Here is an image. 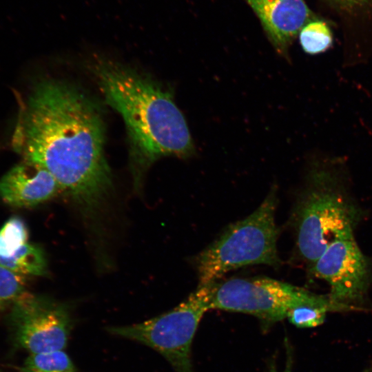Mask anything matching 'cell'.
<instances>
[{"instance_id":"cell-4","label":"cell","mask_w":372,"mask_h":372,"mask_svg":"<svg viewBox=\"0 0 372 372\" xmlns=\"http://www.w3.org/2000/svg\"><path fill=\"white\" fill-rule=\"evenodd\" d=\"M276 205L273 189L252 214L230 225L196 256L198 285L216 282L227 272L244 266H278Z\"/></svg>"},{"instance_id":"cell-9","label":"cell","mask_w":372,"mask_h":372,"mask_svg":"<svg viewBox=\"0 0 372 372\" xmlns=\"http://www.w3.org/2000/svg\"><path fill=\"white\" fill-rule=\"evenodd\" d=\"M276 50L286 54L303 26L315 19L304 0H245Z\"/></svg>"},{"instance_id":"cell-11","label":"cell","mask_w":372,"mask_h":372,"mask_svg":"<svg viewBox=\"0 0 372 372\" xmlns=\"http://www.w3.org/2000/svg\"><path fill=\"white\" fill-rule=\"evenodd\" d=\"M0 264L21 276H41L45 273L46 262L41 249L25 243L9 256H0Z\"/></svg>"},{"instance_id":"cell-13","label":"cell","mask_w":372,"mask_h":372,"mask_svg":"<svg viewBox=\"0 0 372 372\" xmlns=\"http://www.w3.org/2000/svg\"><path fill=\"white\" fill-rule=\"evenodd\" d=\"M21 372H76V368L64 350L30 354Z\"/></svg>"},{"instance_id":"cell-12","label":"cell","mask_w":372,"mask_h":372,"mask_svg":"<svg viewBox=\"0 0 372 372\" xmlns=\"http://www.w3.org/2000/svg\"><path fill=\"white\" fill-rule=\"evenodd\" d=\"M299 40L307 54L316 55L328 50L333 45V34L329 24L320 19H313L300 31Z\"/></svg>"},{"instance_id":"cell-8","label":"cell","mask_w":372,"mask_h":372,"mask_svg":"<svg viewBox=\"0 0 372 372\" xmlns=\"http://www.w3.org/2000/svg\"><path fill=\"white\" fill-rule=\"evenodd\" d=\"M311 273L329 285L335 302L368 309L362 304L369 286L368 262L353 237L331 244L311 267Z\"/></svg>"},{"instance_id":"cell-2","label":"cell","mask_w":372,"mask_h":372,"mask_svg":"<svg viewBox=\"0 0 372 372\" xmlns=\"http://www.w3.org/2000/svg\"><path fill=\"white\" fill-rule=\"evenodd\" d=\"M92 70L105 102L124 121L136 184L158 158L194 153L185 118L168 90L145 74L110 61H97Z\"/></svg>"},{"instance_id":"cell-6","label":"cell","mask_w":372,"mask_h":372,"mask_svg":"<svg viewBox=\"0 0 372 372\" xmlns=\"http://www.w3.org/2000/svg\"><path fill=\"white\" fill-rule=\"evenodd\" d=\"M215 283L198 285L183 302L167 312L139 323L110 327L107 331L157 351L175 372H193L192 344L203 315L210 310Z\"/></svg>"},{"instance_id":"cell-5","label":"cell","mask_w":372,"mask_h":372,"mask_svg":"<svg viewBox=\"0 0 372 372\" xmlns=\"http://www.w3.org/2000/svg\"><path fill=\"white\" fill-rule=\"evenodd\" d=\"M302 305L322 307L330 312L354 311L352 307L335 302L329 296L263 277L216 282L209 307L250 314L269 327L286 318L291 309Z\"/></svg>"},{"instance_id":"cell-3","label":"cell","mask_w":372,"mask_h":372,"mask_svg":"<svg viewBox=\"0 0 372 372\" xmlns=\"http://www.w3.org/2000/svg\"><path fill=\"white\" fill-rule=\"evenodd\" d=\"M342 164L337 158L318 163L293 211L297 249L310 267L331 244L353 237L361 217L344 188Z\"/></svg>"},{"instance_id":"cell-18","label":"cell","mask_w":372,"mask_h":372,"mask_svg":"<svg viewBox=\"0 0 372 372\" xmlns=\"http://www.w3.org/2000/svg\"><path fill=\"white\" fill-rule=\"evenodd\" d=\"M287 344V360L285 369L280 371L278 370L274 362H271L269 366V372H291L293 366V358L292 352L290 346L288 343Z\"/></svg>"},{"instance_id":"cell-10","label":"cell","mask_w":372,"mask_h":372,"mask_svg":"<svg viewBox=\"0 0 372 372\" xmlns=\"http://www.w3.org/2000/svg\"><path fill=\"white\" fill-rule=\"evenodd\" d=\"M60 190L59 184L48 171L24 160L0 179V196L13 207L39 205L52 198Z\"/></svg>"},{"instance_id":"cell-7","label":"cell","mask_w":372,"mask_h":372,"mask_svg":"<svg viewBox=\"0 0 372 372\" xmlns=\"http://www.w3.org/2000/svg\"><path fill=\"white\" fill-rule=\"evenodd\" d=\"M11 306L10 322L20 347L30 354L64 350L72 329L65 306L27 292Z\"/></svg>"},{"instance_id":"cell-14","label":"cell","mask_w":372,"mask_h":372,"mask_svg":"<svg viewBox=\"0 0 372 372\" xmlns=\"http://www.w3.org/2000/svg\"><path fill=\"white\" fill-rule=\"evenodd\" d=\"M28 230L23 221L18 217L10 218L0 229V256L14 254L27 243Z\"/></svg>"},{"instance_id":"cell-15","label":"cell","mask_w":372,"mask_h":372,"mask_svg":"<svg viewBox=\"0 0 372 372\" xmlns=\"http://www.w3.org/2000/svg\"><path fill=\"white\" fill-rule=\"evenodd\" d=\"M23 278L0 264V309L12 305L25 292Z\"/></svg>"},{"instance_id":"cell-16","label":"cell","mask_w":372,"mask_h":372,"mask_svg":"<svg viewBox=\"0 0 372 372\" xmlns=\"http://www.w3.org/2000/svg\"><path fill=\"white\" fill-rule=\"evenodd\" d=\"M329 312L324 307L302 305L291 309L286 318L298 328H313L324 323Z\"/></svg>"},{"instance_id":"cell-1","label":"cell","mask_w":372,"mask_h":372,"mask_svg":"<svg viewBox=\"0 0 372 372\" xmlns=\"http://www.w3.org/2000/svg\"><path fill=\"white\" fill-rule=\"evenodd\" d=\"M101 113L78 87L42 81L21 108L12 139L24 161L48 171L61 190L87 210L96 208L112 187Z\"/></svg>"},{"instance_id":"cell-17","label":"cell","mask_w":372,"mask_h":372,"mask_svg":"<svg viewBox=\"0 0 372 372\" xmlns=\"http://www.w3.org/2000/svg\"><path fill=\"white\" fill-rule=\"evenodd\" d=\"M339 10L350 13L368 8L372 0H328Z\"/></svg>"},{"instance_id":"cell-20","label":"cell","mask_w":372,"mask_h":372,"mask_svg":"<svg viewBox=\"0 0 372 372\" xmlns=\"http://www.w3.org/2000/svg\"><path fill=\"white\" fill-rule=\"evenodd\" d=\"M0 372H2V371H0Z\"/></svg>"},{"instance_id":"cell-19","label":"cell","mask_w":372,"mask_h":372,"mask_svg":"<svg viewBox=\"0 0 372 372\" xmlns=\"http://www.w3.org/2000/svg\"><path fill=\"white\" fill-rule=\"evenodd\" d=\"M362 372H372V361L364 368Z\"/></svg>"}]
</instances>
